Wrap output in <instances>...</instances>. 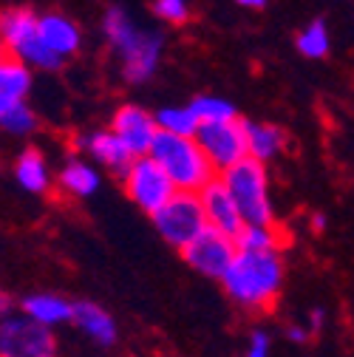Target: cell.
Here are the masks:
<instances>
[{"label": "cell", "mask_w": 354, "mask_h": 357, "mask_svg": "<svg viewBox=\"0 0 354 357\" xmlns=\"http://www.w3.org/2000/svg\"><path fill=\"white\" fill-rule=\"evenodd\" d=\"M284 281L286 266L281 250H238L227 273L221 275L227 298L247 312L272 309L281 298Z\"/></svg>", "instance_id": "cell-1"}, {"label": "cell", "mask_w": 354, "mask_h": 357, "mask_svg": "<svg viewBox=\"0 0 354 357\" xmlns=\"http://www.w3.org/2000/svg\"><path fill=\"white\" fill-rule=\"evenodd\" d=\"M102 29H105V37L111 43L114 54L122 60V77L130 85L148 82L156 74L159 60H162V49H164L162 31L139 29L122 6H111L105 12Z\"/></svg>", "instance_id": "cell-2"}, {"label": "cell", "mask_w": 354, "mask_h": 357, "mask_svg": "<svg viewBox=\"0 0 354 357\" xmlns=\"http://www.w3.org/2000/svg\"><path fill=\"white\" fill-rule=\"evenodd\" d=\"M151 156L167 170V176L173 178V185L179 190L199 193L218 176L215 165L207 159L196 137H179V133L159 130L151 148Z\"/></svg>", "instance_id": "cell-3"}, {"label": "cell", "mask_w": 354, "mask_h": 357, "mask_svg": "<svg viewBox=\"0 0 354 357\" xmlns=\"http://www.w3.org/2000/svg\"><path fill=\"white\" fill-rule=\"evenodd\" d=\"M218 178L227 185V190L236 199L247 225H278L272 190H270V170L263 162L244 156L233 167L221 170Z\"/></svg>", "instance_id": "cell-4"}, {"label": "cell", "mask_w": 354, "mask_h": 357, "mask_svg": "<svg viewBox=\"0 0 354 357\" xmlns=\"http://www.w3.org/2000/svg\"><path fill=\"white\" fill-rule=\"evenodd\" d=\"M153 227L156 233L176 250H185L193 238H199L210 225L204 215L201 196L193 190H176L153 215Z\"/></svg>", "instance_id": "cell-5"}, {"label": "cell", "mask_w": 354, "mask_h": 357, "mask_svg": "<svg viewBox=\"0 0 354 357\" xmlns=\"http://www.w3.org/2000/svg\"><path fill=\"white\" fill-rule=\"evenodd\" d=\"M122 188H125V196L148 215H153L176 190H179L173 185V178L167 176V170L151 153L134 156V162H130L122 173Z\"/></svg>", "instance_id": "cell-6"}, {"label": "cell", "mask_w": 354, "mask_h": 357, "mask_svg": "<svg viewBox=\"0 0 354 357\" xmlns=\"http://www.w3.org/2000/svg\"><path fill=\"white\" fill-rule=\"evenodd\" d=\"M0 357H60V340L52 326L31 321L17 309L0 321Z\"/></svg>", "instance_id": "cell-7"}, {"label": "cell", "mask_w": 354, "mask_h": 357, "mask_svg": "<svg viewBox=\"0 0 354 357\" xmlns=\"http://www.w3.org/2000/svg\"><path fill=\"white\" fill-rule=\"evenodd\" d=\"M185 264L190 266L193 273L204 275V278H215L221 281V275L227 273V266L233 264L236 252H238V244L233 236L221 233V230H213L207 227L199 238H193L185 250H179Z\"/></svg>", "instance_id": "cell-8"}, {"label": "cell", "mask_w": 354, "mask_h": 357, "mask_svg": "<svg viewBox=\"0 0 354 357\" xmlns=\"http://www.w3.org/2000/svg\"><path fill=\"white\" fill-rule=\"evenodd\" d=\"M196 139L218 173L233 167L244 156H249L247 153V128H244L241 116L227 119V122H204L196 133Z\"/></svg>", "instance_id": "cell-9"}, {"label": "cell", "mask_w": 354, "mask_h": 357, "mask_svg": "<svg viewBox=\"0 0 354 357\" xmlns=\"http://www.w3.org/2000/svg\"><path fill=\"white\" fill-rule=\"evenodd\" d=\"M111 128L116 130V137L128 145V151L134 156H145L151 153L153 148V139L159 133V125H156V114L145 111L142 105H119L114 119H111Z\"/></svg>", "instance_id": "cell-10"}, {"label": "cell", "mask_w": 354, "mask_h": 357, "mask_svg": "<svg viewBox=\"0 0 354 357\" xmlns=\"http://www.w3.org/2000/svg\"><path fill=\"white\" fill-rule=\"evenodd\" d=\"M199 196H201V204H204L207 225H210L213 230H221V233H227V236H233V238L244 230L247 221H244V215H241L236 199L230 196L227 185L221 182L218 176L213 178L207 188L199 190Z\"/></svg>", "instance_id": "cell-11"}, {"label": "cell", "mask_w": 354, "mask_h": 357, "mask_svg": "<svg viewBox=\"0 0 354 357\" xmlns=\"http://www.w3.org/2000/svg\"><path fill=\"white\" fill-rule=\"evenodd\" d=\"M71 324L82 332L85 340H91L100 349L114 346L116 337H119L114 315L105 306H100L97 301H74V318H71Z\"/></svg>", "instance_id": "cell-12"}, {"label": "cell", "mask_w": 354, "mask_h": 357, "mask_svg": "<svg viewBox=\"0 0 354 357\" xmlns=\"http://www.w3.org/2000/svg\"><path fill=\"white\" fill-rule=\"evenodd\" d=\"M82 148V153L91 156L100 167L111 170V173H125V167L134 162V153L128 151V145L116 137V130L114 128H105V130H91L88 137H82L77 142Z\"/></svg>", "instance_id": "cell-13"}, {"label": "cell", "mask_w": 354, "mask_h": 357, "mask_svg": "<svg viewBox=\"0 0 354 357\" xmlns=\"http://www.w3.org/2000/svg\"><path fill=\"white\" fill-rule=\"evenodd\" d=\"M54 182L68 199H91L100 190L102 176L94 162H88L82 156H68L54 173Z\"/></svg>", "instance_id": "cell-14"}, {"label": "cell", "mask_w": 354, "mask_h": 357, "mask_svg": "<svg viewBox=\"0 0 354 357\" xmlns=\"http://www.w3.org/2000/svg\"><path fill=\"white\" fill-rule=\"evenodd\" d=\"M12 176L20 190L31 193V196H46L54 185V173H52V165L46 159L40 148H26L20 151V156L15 159V167H12Z\"/></svg>", "instance_id": "cell-15"}, {"label": "cell", "mask_w": 354, "mask_h": 357, "mask_svg": "<svg viewBox=\"0 0 354 357\" xmlns=\"http://www.w3.org/2000/svg\"><path fill=\"white\" fill-rule=\"evenodd\" d=\"M20 312H23V315H29L31 321L43 324V326L57 329V326L71 324V318H74V301L60 295V292H49V289L46 292H31V295H26L20 301Z\"/></svg>", "instance_id": "cell-16"}, {"label": "cell", "mask_w": 354, "mask_h": 357, "mask_svg": "<svg viewBox=\"0 0 354 357\" xmlns=\"http://www.w3.org/2000/svg\"><path fill=\"white\" fill-rule=\"evenodd\" d=\"M31 91V68L9 52H0V114L26 102Z\"/></svg>", "instance_id": "cell-17"}, {"label": "cell", "mask_w": 354, "mask_h": 357, "mask_svg": "<svg viewBox=\"0 0 354 357\" xmlns=\"http://www.w3.org/2000/svg\"><path fill=\"white\" fill-rule=\"evenodd\" d=\"M247 153L263 165H270L286 151V130L272 122H247Z\"/></svg>", "instance_id": "cell-18"}, {"label": "cell", "mask_w": 354, "mask_h": 357, "mask_svg": "<svg viewBox=\"0 0 354 357\" xmlns=\"http://www.w3.org/2000/svg\"><path fill=\"white\" fill-rule=\"evenodd\" d=\"M37 37V17L31 9H6L0 12V43L9 54H20Z\"/></svg>", "instance_id": "cell-19"}, {"label": "cell", "mask_w": 354, "mask_h": 357, "mask_svg": "<svg viewBox=\"0 0 354 357\" xmlns=\"http://www.w3.org/2000/svg\"><path fill=\"white\" fill-rule=\"evenodd\" d=\"M37 31H40L43 40H46V46H52L63 57H71L79 49V43H82L79 29L68 17H63V15H43V17H37Z\"/></svg>", "instance_id": "cell-20"}, {"label": "cell", "mask_w": 354, "mask_h": 357, "mask_svg": "<svg viewBox=\"0 0 354 357\" xmlns=\"http://www.w3.org/2000/svg\"><path fill=\"white\" fill-rule=\"evenodd\" d=\"M156 125L159 130L179 133V137H196L201 119L196 116L193 105H164L156 111Z\"/></svg>", "instance_id": "cell-21"}, {"label": "cell", "mask_w": 354, "mask_h": 357, "mask_svg": "<svg viewBox=\"0 0 354 357\" xmlns=\"http://www.w3.org/2000/svg\"><path fill=\"white\" fill-rule=\"evenodd\" d=\"M295 46H298V52H300L303 57H309V60H321V57H326L329 49H332L326 23H323V20H312V23H309V26L298 34Z\"/></svg>", "instance_id": "cell-22"}, {"label": "cell", "mask_w": 354, "mask_h": 357, "mask_svg": "<svg viewBox=\"0 0 354 357\" xmlns=\"http://www.w3.org/2000/svg\"><path fill=\"white\" fill-rule=\"evenodd\" d=\"M281 241L278 225H244L236 236L238 250H281Z\"/></svg>", "instance_id": "cell-23"}, {"label": "cell", "mask_w": 354, "mask_h": 357, "mask_svg": "<svg viewBox=\"0 0 354 357\" xmlns=\"http://www.w3.org/2000/svg\"><path fill=\"white\" fill-rule=\"evenodd\" d=\"M190 105H193L196 116L201 119V125H204V122H227V119H238V108H236L230 100H224V97L201 94V97H196Z\"/></svg>", "instance_id": "cell-24"}, {"label": "cell", "mask_w": 354, "mask_h": 357, "mask_svg": "<svg viewBox=\"0 0 354 357\" xmlns=\"http://www.w3.org/2000/svg\"><path fill=\"white\" fill-rule=\"evenodd\" d=\"M37 128H40V119L26 102L9 108L6 114H0V130L12 133V137H31Z\"/></svg>", "instance_id": "cell-25"}, {"label": "cell", "mask_w": 354, "mask_h": 357, "mask_svg": "<svg viewBox=\"0 0 354 357\" xmlns=\"http://www.w3.org/2000/svg\"><path fill=\"white\" fill-rule=\"evenodd\" d=\"M153 15L167 23H176V26L190 20V9L185 0H153Z\"/></svg>", "instance_id": "cell-26"}, {"label": "cell", "mask_w": 354, "mask_h": 357, "mask_svg": "<svg viewBox=\"0 0 354 357\" xmlns=\"http://www.w3.org/2000/svg\"><path fill=\"white\" fill-rule=\"evenodd\" d=\"M241 357H272V337L267 329H252Z\"/></svg>", "instance_id": "cell-27"}, {"label": "cell", "mask_w": 354, "mask_h": 357, "mask_svg": "<svg viewBox=\"0 0 354 357\" xmlns=\"http://www.w3.org/2000/svg\"><path fill=\"white\" fill-rule=\"evenodd\" d=\"M284 335H286L289 343H306L312 332H309V326H303V324H289V326L284 329Z\"/></svg>", "instance_id": "cell-28"}, {"label": "cell", "mask_w": 354, "mask_h": 357, "mask_svg": "<svg viewBox=\"0 0 354 357\" xmlns=\"http://www.w3.org/2000/svg\"><path fill=\"white\" fill-rule=\"evenodd\" d=\"M306 326H309V332H321L323 326H326V309L323 306H315L312 312H309V321H306Z\"/></svg>", "instance_id": "cell-29"}, {"label": "cell", "mask_w": 354, "mask_h": 357, "mask_svg": "<svg viewBox=\"0 0 354 357\" xmlns=\"http://www.w3.org/2000/svg\"><path fill=\"white\" fill-rule=\"evenodd\" d=\"M12 312H17V309H15V298H12L6 289H0V321H6Z\"/></svg>", "instance_id": "cell-30"}, {"label": "cell", "mask_w": 354, "mask_h": 357, "mask_svg": "<svg viewBox=\"0 0 354 357\" xmlns=\"http://www.w3.org/2000/svg\"><path fill=\"white\" fill-rule=\"evenodd\" d=\"M323 227H326V215H323V213H315V215H312V230L321 233Z\"/></svg>", "instance_id": "cell-31"}, {"label": "cell", "mask_w": 354, "mask_h": 357, "mask_svg": "<svg viewBox=\"0 0 354 357\" xmlns=\"http://www.w3.org/2000/svg\"><path fill=\"white\" fill-rule=\"evenodd\" d=\"M236 3H241L247 9H263V6H267V0H236Z\"/></svg>", "instance_id": "cell-32"}]
</instances>
